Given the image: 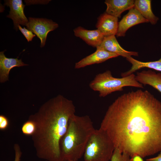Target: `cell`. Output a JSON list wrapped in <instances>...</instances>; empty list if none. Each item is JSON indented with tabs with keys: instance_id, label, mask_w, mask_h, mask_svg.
<instances>
[{
	"instance_id": "4fadbf2b",
	"label": "cell",
	"mask_w": 161,
	"mask_h": 161,
	"mask_svg": "<svg viewBox=\"0 0 161 161\" xmlns=\"http://www.w3.org/2000/svg\"><path fill=\"white\" fill-rule=\"evenodd\" d=\"M4 51L0 52V81L4 83L8 80L10 70L15 67H20L28 64L23 62L21 59L7 58L4 53Z\"/></svg>"
},
{
	"instance_id": "603a6c76",
	"label": "cell",
	"mask_w": 161,
	"mask_h": 161,
	"mask_svg": "<svg viewBox=\"0 0 161 161\" xmlns=\"http://www.w3.org/2000/svg\"><path fill=\"white\" fill-rule=\"evenodd\" d=\"M146 161H161V151L158 155L154 157L146 159Z\"/></svg>"
},
{
	"instance_id": "3957f363",
	"label": "cell",
	"mask_w": 161,
	"mask_h": 161,
	"mask_svg": "<svg viewBox=\"0 0 161 161\" xmlns=\"http://www.w3.org/2000/svg\"><path fill=\"white\" fill-rule=\"evenodd\" d=\"M95 129L89 116L73 115L60 143L62 161H78L81 158Z\"/></svg>"
},
{
	"instance_id": "8992f818",
	"label": "cell",
	"mask_w": 161,
	"mask_h": 161,
	"mask_svg": "<svg viewBox=\"0 0 161 161\" xmlns=\"http://www.w3.org/2000/svg\"><path fill=\"white\" fill-rule=\"evenodd\" d=\"M27 28L34 33L41 40V47L45 46L48 34L58 27V24L52 20L46 18L29 17Z\"/></svg>"
},
{
	"instance_id": "9a60e30c",
	"label": "cell",
	"mask_w": 161,
	"mask_h": 161,
	"mask_svg": "<svg viewBox=\"0 0 161 161\" xmlns=\"http://www.w3.org/2000/svg\"><path fill=\"white\" fill-rule=\"evenodd\" d=\"M136 79L143 85H149L161 93V73H156L151 70L138 72Z\"/></svg>"
},
{
	"instance_id": "5bb4252c",
	"label": "cell",
	"mask_w": 161,
	"mask_h": 161,
	"mask_svg": "<svg viewBox=\"0 0 161 161\" xmlns=\"http://www.w3.org/2000/svg\"><path fill=\"white\" fill-rule=\"evenodd\" d=\"M134 1L133 0H106L105 3L107 6L106 13L120 18L121 14L126 10L134 7Z\"/></svg>"
},
{
	"instance_id": "e0dca14e",
	"label": "cell",
	"mask_w": 161,
	"mask_h": 161,
	"mask_svg": "<svg viewBox=\"0 0 161 161\" xmlns=\"http://www.w3.org/2000/svg\"><path fill=\"white\" fill-rule=\"evenodd\" d=\"M134 8L152 25L156 24L159 20V18L155 16L152 12L151 0H135Z\"/></svg>"
},
{
	"instance_id": "5b68a950",
	"label": "cell",
	"mask_w": 161,
	"mask_h": 161,
	"mask_svg": "<svg viewBox=\"0 0 161 161\" xmlns=\"http://www.w3.org/2000/svg\"><path fill=\"white\" fill-rule=\"evenodd\" d=\"M106 133L100 128L91 136L83 154L84 161H109L115 149Z\"/></svg>"
},
{
	"instance_id": "44dd1931",
	"label": "cell",
	"mask_w": 161,
	"mask_h": 161,
	"mask_svg": "<svg viewBox=\"0 0 161 161\" xmlns=\"http://www.w3.org/2000/svg\"><path fill=\"white\" fill-rule=\"evenodd\" d=\"M13 148L15 154L14 161H20L22 153L20 146L18 144L15 143L14 145Z\"/></svg>"
},
{
	"instance_id": "ba28073f",
	"label": "cell",
	"mask_w": 161,
	"mask_h": 161,
	"mask_svg": "<svg viewBox=\"0 0 161 161\" xmlns=\"http://www.w3.org/2000/svg\"><path fill=\"white\" fill-rule=\"evenodd\" d=\"M148 22V21L134 7L129 10L128 13L119 22L116 35L117 37H124L127 31L132 26L140 23Z\"/></svg>"
},
{
	"instance_id": "7a4b0ae2",
	"label": "cell",
	"mask_w": 161,
	"mask_h": 161,
	"mask_svg": "<svg viewBox=\"0 0 161 161\" xmlns=\"http://www.w3.org/2000/svg\"><path fill=\"white\" fill-rule=\"evenodd\" d=\"M73 101L59 95L42 105L28 120L35 126L32 139L36 155L46 161H62L60 143L70 119L75 114Z\"/></svg>"
},
{
	"instance_id": "d6986e66",
	"label": "cell",
	"mask_w": 161,
	"mask_h": 161,
	"mask_svg": "<svg viewBox=\"0 0 161 161\" xmlns=\"http://www.w3.org/2000/svg\"><path fill=\"white\" fill-rule=\"evenodd\" d=\"M111 161H131V157L127 154L115 148Z\"/></svg>"
},
{
	"instance_id": "cb8c5ba5",
	"label": "cell",
	"mask_w": 161,
	"mask_h": 161,
	"mask_svg": "<svg viewBox=\"0 0 161 161\" xmlns=\"http://www.w3.org/2000/svg\"><path fill=\"white\" fill-rule=\"evenodd\" d=\"M143 158L138 155L135 156L131 157V161H144Z\"/></svg>"
},
{
	"instance_id": "ffe728a7",
	"label": "cell",
	"mask_w": 161,
	"mask_h": 161,
	"mask_svg": "<svg viewBox=\"0 0 161 161\" xmlns=\"http://www.w3.org/2000/svg\"><path fill=\"white\" fill-rule=\"evenodd\" d=\"M18 27L19 30L26 38L28 42L32 41L33 38L35 36V35L34 34L32 31L27 29L25 27L22 28L20 25H18Z\"/></svg>"
},
{
	"instance_id": "ac0fdd59",
	"label": "cell",
	"mask_w": 161,
	"mask_h": 161,
	"mask_svg": "<svg viewBox=\"0 0 161 161\" xmlns=\"http://www.w3.org/2000/svg\"><path fill=\"white\" fill-rule=\"evenodd\" d=\"M35 130V126L34 123L28 120L25 122L21 127L22 133L26 135L32 136Z\"/></svg>"
},
{
	"instance_id": "6da1fadb",
	"label": "cell",
	"mask_w": 161,
	"mask_h": 161,
	"mask_svg": "<svg viewBox=\"0 0 161 161\" xmlns=\"http://www.w3.org/2000/svg\"><path fill=\"white\" fill-rule=\"evenodd\" d=\"M100 128L131 157L161 151V102L148 90L123 94L109 106Z\"/></svg>"
},
{
	"instance_id": "d4e9b609",
	"label": "cell",
	"mask_w": 161,
	"mask_h": 161,
	"mask_svg": "<svg viewBox=\"0 0 161 161\" xmlns=\"http://www.w3.org/2000/svg\"><path fill=\"white\" fill-rule=\"evenodd\" d=\"M71 161V160H69V161Z\"/></svg>"
},
{
	"instance_id": "277c9868",
	"label": "cell",
	"mask_w": 161,
	"mask_h": 161,
	"mask_svg": "<svg viewBox=\"0 0 161 161\" xmlns=\"http://www.w3.org/2000/svg\"><path fill=\"white\" fill-rule=\"evenodd\" d=\"M89 87L98 92L100 97H104L112 93L122 91L125 86L143 88V85L137 81L136 75L132 74L121 78L113 77L109 70L97 74L90 83Z\"/></svg>"
},
{
	"instance_id": "9c48e42d",
	"label": "cell",
	"mask_w": 161,
	"mask_h": 161,
	"mask_svg": "<svg viewBox=\"0 0 161 161\" xmlns=\"http://www.w3.org/2000/svg\"><path fill=\"white\" fill-rule=\"evenodd\" d=\"M118 56L116 54L106 51L98 47L94 52L76 63L75 68V69H79L89 65L101 63Z\"/></svg>"
},
{
	"instance_id": "8fae6325",
	"label": "cell",
	"mask_w": 161,
	"mask_h": 161,
	"mask_svg": "<svg viewBox=\"0 0 161 161\" xmlns=\"http://www.w3.org/2000/svg\"><path fill=\"white\" fill-rule=\"evenodd\" d=\"M73 31L76 36L82 39L89 45L96 48L100 45L104 37L102 33L97 29L89 30L80 26Z\"/></svg>"
},
{
	"instance_id": "7402d4cb",
	"label": "cell",
	"mask_w": 161,
	"mask_h": 161,
	"mask_svg": "<svg viewBox=\"0 0 161 161\" xmlns=\"http://www.w3.org/2000/svg\"><path fill=\"white\" fill-rule=\"evenodd\" d=\"M9 124L8 119L4 116L0 115V129L4 130L7 129Z\"/></svg>"
},
{
	"instance_id": "52a82bcc",
	"label": "cell",
	"mask_w": 161,
	"mask_h": 161,
	"mask_svg": "<svg viewBox=\"0 0 161 161\" xmlns=\"http://www.w3.org/2000/svg\"><path fill=\"white\" fill-rule=\"evenodd\" d=\"M4 2V4L9 7L10 9L9 14L7 17L13 20L14 29L17 31L18 25L26 26L29 20L24 13L25 5L23 4L22 0H5Z\"/></svg>"
},
{
	"instance_id": "2e32d148",
	"label": "cell",
	"mask_w": 161,
	"mask_h": 161,
	"mask_svg": "<svg viewBox=\"0 0 161 161\" xmlns=\"http://www.w3.org/2000/svg\"><path fill=\"white\" fill-rule=\"evenodd\" d=\"M126 58V60L131 64L132 66L128 71L121 73V75L122 77L128 76L133 74L136 71L145 67L161 72V57L158 60L147 62L140 61L134 59L131 56H129Z\"/></svg>"
},
{
	"instance_id": "30bf717a",
	"label": "cell",
	"mask_w": 161,
	"mask_h": 161,
	"mask_svg": "<svg viewBox=\"0 0 161 161\" xmlns=\"http://www.w3.org/2000/svg\"><path fill=\"white\" fill-rule=\"evenodd\" d=\"M118 24V18L105 13L98 17L96 27L106 37L116 35Z\"/></svg>"
},
{
	"instance_id": "7c38bea8",
	"label": "cell",
	"mask_w": 161,
	"mask_h": 161,
	"mask_svg": "<svg viewBox=\"0 0 161 161\" xmlns=\"http://www.w3.org/2000/svg\"><path fill=\"white\" fill-rule=\"evenodd\" d=\"M98 47L103 50L126 58L132 55H138L137 52L129 51L123 48L119 44L114 35L104 37L102 43Z\"/></svg>"
}]
</instances>
